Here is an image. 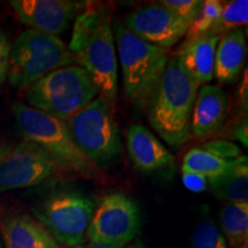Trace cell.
<instances>
[{"instance_id":"cell-18","label":"cell","mask_w":248,"mask_h":248,"mask_svg":"<svg viewBox=\"0 0 248 248\" xmlns=\"http://www.w3.org/2000/svg\"><path fill=\"white\" fill-rule=\"evenodd\" d=\"M217 199L226 203H248V161L246 155L232 161L221 175L208 179Z\"/></svg>"},{"instance_id":"cell-31","label":"cell","mask_w":248,"mask_h":248,"mask_svg":"<svg viewBox=\"0 0 248 248\" xmlns=\"http://www.w3.org/2000/svg\"><path fill=\"white\" fill-rule=\"evenodd\" d=\"M124 248H146V247H145L144 245L140 243V241H136V243L130 244V245H128V246H125Z\"/></svg>"},{"instance_id":"cell-25","label":"cell","mask_w":248,"mask_h":248,"mask_svg":"<svg viewBox=\"0 0 248 248\" xmlns=\"http://www.w3.org/2000/svg\"><path fill=\"white\" fill-rule=\"evenodd\" d=\"M202 150L209 152L224 161H234L243 156L240 147L238 145L230 142L224 139H213V140L206 141L200 146Z\"/></svg>"},{"instance_id":"cell-9","label":"cell","mask_w":248,"mask_h":248,"mask_svg":"<svg viewBox=\"0 0 248 248\" xmlns=\"http://www.w3.org/2000/svg\"><path fill=\"white\" fill-rule=\"evenodd\" d=\"M140 228L141 215L137 202L123 193H110L94 208L88 239L107 248H124L135 239Z\"/></svg>"},{"instance_id":"cell-7","label":"cell","mask_w":248,"mask_h":248,"mask_svg":"<svg viewBox=\"0 0 248 248\" xmlns=\"http://www.w3.org/2000/svg\"><path fill=\"white\" fill-rule=\"evenodd\" d=\"M94 208V200L84 192L60 188L46 195L31 212L60 246L71 248L88 239Z\"/></svg>"},{"instance_id":"cell-29","label":"cell","mask_w":248,"mask_h":248,"mask_svg":"<svg viewBox=\"0 0 248 248\" xmlns=\"http://www.w3.org/2000/svg\"><path fill=\"white\" fill-rule=\"evenodd\" d=\"M244 80L243 84L240 86V99H241V104L245 107V110L247 109V69H245L244 73Z\"/></svg>"},{"instance_id":"cell-15","label":"cell","mask_w":248,"mask_h":248,"mask_svg":"<svg viewBox=\"0 0 248 248\" xmlns=\"http://www.w3.org/2000/svg\"><path fill=\"white\" fill-rule=\"evenodd\" d=\"M126 146L133 164L144 172L159 171L175 162L168 148L144 125L130 126L126 132Z\"/></svg>"},{"instance_id":"cell-32","label":"cell","mask_w":248,"mask_h":248,"mask_svg":"<svg viewBox=\"0 0 248 248\" xmlns=\"http://www.w3.org/2000/svg\"><path fill=\"white\" fill-rule=\"evenodd\" d=\"M0 248H5V247H4V245L1 244V241H0Z\"/></svg>"},{"instance_id":"cell-26","label":"cell","mask_w":248,"mask_h":248,"mask_svg":"<svg viewBox=\"0 0 248 248\" xmlns=\"http://www.w3.org/2000/svg\"><path fill=\"white\" fill-rule=\"evenodd\" d=\"M11 42L4 31H0V84L7 78L9 53H11Z\"/></svg>"},{"instance_id":"cell-1","label":"cell","mask_w":248,"mask_h":248,"mask_svg":"<svg viewBox=\"0 0 248 248\" xmlns=\"http://www.w3.org/2000/svg\"><path fill=\"white\" fill-rule=\"evenodd\" d=\"M79 67L88 71L99 97L113 105L117 97V53L107 6L86 2L77 14L68 46Z\"/></svg>"},{"instance_id":"cell-22","label":"cell","mask_w":248,"mask_h":248,"mask_svg":"<svg viewBox=\"0 0 248 248\" xmlns=\"http://www.w3.org/2000/svg\"><path fill=\"white\" fill-rule=\"evenodd\" d=\"M223 11V2L217 0H207L203 1L199 15L190 24L186 38L200 35H210L213 27L218 21Z\"/></svg>"},{"instance_id":"cell-13","label":"cell","mask_w":248,"mask_h":248,"mask_svg":"<svg viewBox=\"0 0 248 248\" xmlns=\"http://www.w3.org/2000/svg\"><path fill=\"white\" fill-rule=\"evenodd\" d=\"M229 97L218 85H202L198 91L191 116V135L208 139L218 132L228 116Z\"/></svg>"},{"instance_id":"cell-6","label":"cell","mask_w":248,"mask_h":248,"mask_svg":"<svg viewBox=\"0 0 248 248\" xmlns=\"http://www.w3.org/2000/svg\"><path fill=\"white\" fill-rule=\"evenodd\" d=\"M75 62V57L58 36L28 29L11 46L7 78L15 88H28L51 71Z\"/></svg>"},{"instance_id":"cell-12","label":"cell","mask_w":248,"mask_h":248,"mask_svg":"<svg viewBox=\"0 0 248 248\" xmlns=\"http://www.w3.org/2000/svg\"><path fill=\"white\" fill-rule=\"evenodd\" d=\"M23 24L48 35L59 36L84 8L86 2L71 0H13L9 2Z\"/></svg>"},{"instance_id":"cell-17","label":"cell","mask_w":248,"mask_h":248,"mask_svg":"<svg viewBox=\"0 0 248 248\" xmlns=\"http://www.w3.org/2000/svg\"><path fill=\"white\" fill-rule=\"evenodd\" d=\"M247 55V43L241 28L221 36L216 47L214 78L221 84L235 82L243 70Z\"/></svg>"},{"instance_id":"cell-2","label":"cell","mask_w":248,"mask_h":248,"mask_svg":"<svg viewBox=\"0 0 248 248\" xmlns=\"http://www.w3.org/2000/svg\"><path fill=\"white\" fill-rule=\"evenodd\" d=\"M199 88L175 55L170 57L147 110L152 128L173 148L190 140L192 110Z\"/></svg>"},{"instance_id":"cell-30","label":"cell","mask_w":248,"mask_h":248,"mask_svg":"<svg viewBox=\"0 0 248 248\" xmlns=\"http://www.w3.org/2000/svg\"><path fill=\"white\" fill-rule=\"evenodd\" d=\"M71 248H107L105 246H101V245H97V244H92V243H89V244H82V245H78V246H74Z\"/></svg>"},{"instance_id":"cell-27","label":"cell","mask_w":248,"mask_h":248,"mask_svg":"<svg viewBox=\"0 0 248 248\" xmlns=\"http://www.w3.org/2000/svg\"><path fill=\"white\" fill-rule=\"evenodd\" d=\"M183 183L190 191L202 192L208 186V179L192 172H183Z\"/></svg>"},{"instance_id":"cell-21","label":"cell","mask_w":248,"mask_h":248,"mask_svg":"<svg viewBox=\"0 0 248 248\" xmlns=\"http://www.w3.org/2000/svg\"><path fill=\"white\" fill-rule=\"evenodd\" d=\"M248 22V1L233 0L223 4L218 21L210 31V36H222L229 31L246 26Z\"/></svg>"},{"instance_id":"cell-19","label":"cell","mask_w":248,"mask_h":248,"mask_svg":"<svg viewBox=\"0 0 248 248\" xmlns=\"http://www.w3.org/2000/svg\"><path fill=\"white\" fill-rule=\"evenodd\" d=\"M219 224L229 248H243L248 238V203H225Z\"/></svg>"},{"instance_id":"cell-24","label":"cell","mask_w":248,"mask_h":248,"mask_svg":"<svg viewBox=\"0 0 248 248\" xmlns=\"http://www.w3.org/2000/svg\"><path fill=\"white\" fill-rule=\"evenodd\" d=\"M160 2L188 24L199 15L203 4L201 0H162Z\"/></svg>"},{"instance_id":"cell-20","label":"cell","mask_w":248,"mask_h":248,"mask_svg":"<svg viewBox=\"0 0 248 248\" xmlns=\"http://www.w3.org/2000/svg\"><path fill=\"white\" fill-rule=\"evenodd\" d=\"M232 161H224L200 147L192 148L183 159L182 172H192L207 179L221 175L230 167Z\"/></svg>"},{"instance_id":"cell-3","label":"cell","mask_w":248,"mask_h":248,"mask_svg":"<svg viewBox=\"0 0 248 248\" xmlns=\"http://www.w3.org/2000/svg\"><path fill=\"white\" fill-rule=\"evenodd\" d=\"M113 31L126 95L136 107L147 110L168 64V49L144 42L123 23H116Z\"/></svg>"},{"instance_id":"cell-23","label":"cell","mask_w":248,"mask_h":248,"mask_svg":"<svg viewBox=\"0 0 248 248\" xmlns=\"http://www.w3.org/2000/svg\"><path fill=\"white\" fill-rule=\"evenodd\" d=\"M193 248H229L224 235L210 217H203L194 229Z\"/></svg>"},{"instance_id":"cell-8","label":"cell","mask_w":248,"mask_h":248,"mask_svg":"<svg viewBox=\"0 0 248 248\" xmlns=\"http://www.w3.org/2000/svg\"><path fill=\"white\" fill-rule=\"evenodd\" d=\"M66 124L76 146L95 167L110 162L122 151L110 105L99 95Z\"/></svg>"},{"instance_id":"cell-16","label":"cell","mask_w":248,"mask_h":248,"mask_svg":"<svg viewBox=\"0 0 248 248\" xmlns=\"http://www.w3.org/2000/svg\"><path fill=\"white\" fill-rule=\"evenodd\" d=\"M0 231L5 248H62L35 217L24 213L1 217Z\"/></svg>"},{"instance_id":"cell-5","label":"cell","mask_w":248,"mask_h":248,"mask_svg":"<svg viewBox=\"0 0 248 248\" xmlns=\"http://www.w3.org/2000/svg\"><path fill=\"white\" fill-rule=\"evenodd\" d=\"M12 110L24 140L42 148L53 159L59 168L83 175H92L95 171L97 167L74 142L66 122L23 102H14Z\"/></svg>"},{"instance_id":"cell-28","label":"cell","mask_w":248,"mask_h":248,"mask_svg":"<svg viewBox=\"0 0 248 248\" xmlns=\"http://www.w3.org/2000/svg\"><path fill=\"white\" fill-rule=\"evenodd\" d=\"M234 132H235L234 133L235 138L239 139L245 146H247V120L246 119H245L243 122L238 125V128L235 129Z\"/></svg>"},{"instance_id":"cell-4","label":"cell","mask_w":248,"mask_h":248,"mask_svg":"<svg viewBox=\"0 0 248 248\" xmlns=\"http://www.w3.org/2000/svg\"><path fill=\"white\" fill-rule=\"evenodd\" d=\"M99 95L88 71L67 66L45 75L28 86L26 99L30 106L67 122Z\"/></svg>"},{"instance_id":"cell-10","label":"cell","mask_w":248,"mask_h":248,"mask_svg":"<svg viewBox=\"0 0 248 248\" xmlns=\"http://www.w3.org/2000/svg\"><path fill=\"white\" fill-rule=\"evenodd\" d=\"M60 169L53 159L30 141L0 152V193L42 184Z\"/></svg>"},{"instance_id":"cell-11","label":"cell","mask_w":248,"mask_h":248,"mask_svg":"<svg viewBox=\"0 0 248 248\" xmlns=\"http://www.w3.org/2000/svg\"><path fill=\"white\" fill-rule=\"evenodd\" d=\"M123 24L138 38L164 49L179 42L190 27L161 2L141 6L130 13Z\"/></svg>"},{"instance_id":"cell-14","label":"cell","mask_w":248,"mask_h":248,"mask_svg":"<svg viewBox=\"0 0 248 248\" xmlns=\"http://www.w3.org/2000/svg\"><path fill=\"white\" fill-rule=\"evenodd\" d=\"M221 36L200 35L185 38L175 57L199 86L207 85L214 78L216 47Z\"/></svg>"}]
</instances>
